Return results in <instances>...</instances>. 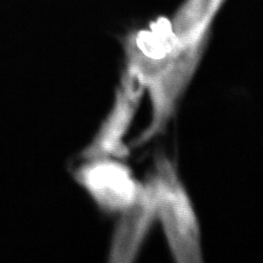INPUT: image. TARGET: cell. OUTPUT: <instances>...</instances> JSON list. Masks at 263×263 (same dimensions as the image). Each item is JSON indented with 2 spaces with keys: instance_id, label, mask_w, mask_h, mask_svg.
<instances>
[{
  "instance_id": "6da1fadb",
  "label": "cell",
  "mask_w": 263,
  "mask_h": 263,
  "mask_svg": "<svg viewBox=\"0 0 263 263\" xmlns=\"http://www.w3.org/2000/svg\"><path fill=\"white\" fill-rule=\"evenodd\" d=\"M150 179L155 190L157 220L173 257L179 263L201 262L200 221L176 164L167 156H157Z\"/></svg>"
},
{
  "instance_id": "7a4b0ae2",
  "label": "cell",
  "mask_w": 263,
  "mask_h": 263,
  "mask_svg": "<svg viewBox=\"0 0 263 263\" xmlns=\"http://www.w3.org/2000/svg\"><path fill=\"white\" fill-rule=\"evenodd\" d=\"M73 176L95 205L110 214H119L128 206L141 185L127 164L115 158L85 160Z\"/></svg>"
},
{
  "instance_id": "3957f363",
  "label": "cell",
  "mask_w": 263,
  "mask_h": 263,
  "mask_svg": "<svg viewBox=\"0 0 263 263\" xmlns=\"http://www.w3.org/2000/svg\"><path fill=\"white\" fill-rule=\"evenodd\" d=\"M122 89L118 92L111 110L81 157L83 160L115 158L123 160L129 153L125 143L144 86L136 76L129 72Z\"/></svg>"
},
{
  "instance_id": "277c9868",
  "label": "cell",
  "mask_w": 263,
  "mask_h": 263,
  "mask_svg": "<svg viewBox=\"0 0 263 263\" xmlns=\"http://www.w3.org/2000/svg\"><path fill=\"white\" fill-rule=\"evenodd\" d=\"M119 214L110 240L109 261L133 262L157 220L155 190L150 178L141 182L136 198Z\"/></svg>"
}]
</instances>
